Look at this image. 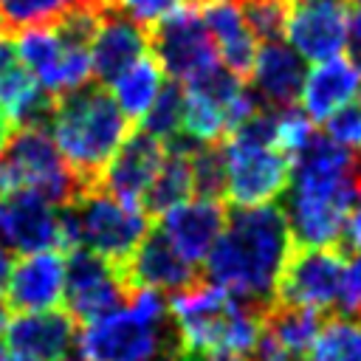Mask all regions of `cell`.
<instances>
[{
  "instance_id": "ffe728a7",
  "label": "cell",
  "mask_w": 361,
  "mask_h": 361,
  "mask_svg": "<svg viewBox=\"0 0 361 361\" xmlns=\"http://www.w3.org/2000/svg\"><path fill=\"white\" fill-rule=\"evenodd\" d=\"M358 96H361V68L350 56H330L322 59L307 73L299 104L310 118L324 121Z\"/></svg>"
},
{
  "instance_id": "d4e9b609",
  "label": "cell",
  "mask_w": 361,
  "mask_h": 361,
  "mask_svg": "<svg viewBox=\"0 0 361 361\" xmlns=\"http://www.w3.org/2000/svg\"><path fill=\"white\" fill-rule=\"evenodd\" d=\"M107 8L104 0H0V31H25L59 23L76 8Z\"/></svg>"
},
{
  "instance_id": "9c48e42d",
  "label": "cell",
  "mask_w": 361,
  "mask_h": 361,
  "mask_svg": "<svg viewBox=\"0 0 361 361\" xmlns=\"http://www.w3.org/2000/svg\"><path fill=\"white\" fill-rule=\"evenodd\" d=\"M344 254L336 245H299L290 251L279 285L276 299L285 305H302L313 310H336L344 279Z\"/></svg>"
},
{
  "instance_id": "e575fe53",
  "label": "cell",
  "mask_w": 361,
  "mask_h": 361,
  "mask_svg": "<svg viewBox=\"0 0 361 361\" xmlns=\"http://www.w3.org/2000/svg\"><path fill=\"white\" fill-rule=\"evenodd\" d=\"M338 313L350 316L361 310V254H350L344 262V279H341V296L336 305Z\"/></svg>"
},
{
  "instance_id": "9a60e30c",
  "label": "cell",
  "mask_w": 361,
  "mask_h": 361,
  "mask_svg": "<svg viewBox=\"0 0 361 361\" xmlns=\"http://www.w3.org/2000/svg\"><path fill=\"white\" fill-rule=\"evenodd\" d=\"M6 305L20 313L51 310L65 296V259L59 251H37L25 254L8 276Z\"/></svg>"
},
{
  "instance_id": "d590c367",
  "label": "cell",
  "mask_w": 361,
  "mask_h": 361,
  "mask_svg": "<svg viewBox=\"0 0 361 361\" xmlns=\"http://www.w3.org/2000/svg\"><path fill=\"white\" fill-rule=\"evenodd\" d=\"M336 248L341 254H361V200L347 212L338 240H336Z\"/></svg>"
},
{
  "instance_id": "7c38bea8",
  "label": "cell",
  "mask_w": 361,
  "mask_h": 361,
  "mask_svg": "<svg viewBox=\"0 0 361 361\" xmlns=\"http://www.w3.org/2000/svg\"><path fill=\"white\" fill-rule=\"evenodd\" d=\"M353 0H293L288 17V42L310 62L338 56L347 45Z\"/></svg>"
},
{
  "instance_id": "7402d4cb",
  "label": "cell",
  "mask_w": 361,
  "mask_h": 361,
  "mask_svg": "<svg viewBox=\"0 0 361 361\" xmlns=\"http://www.w3.org/2000/svg\"><path fill=\"white\" fill-rule=\"evenodd\" d=\"M319 327H322L319 310L302 307V305L274 302L262 316V333L274 338L279 347L293 350V353H307Z\"/></svg>"
},
{
  "instance_id": "ab89813d",
  "label": "cell",
  "mask_w": 361,
  "mask_h": 361,
  "mask_svg": "<svg viewBox=\"0 0 361 361\" xmlns=\"http://www.w3.org/2000/svg\"><path fill=\"white\" fill-rule=\"evenodd\" d=\"M11 268H14V259H11V248H8L6 243H0V293H3V290H6V285H8Z\"/></svg>"
},
{
  "instance_id": "60d3db41",
  "label": "cell",
  "mask_w": 361,
  "mask_h": 361,
  "mask_svg": "<svg viewBox=\"0 0 361 361\" xmlns=\"http://www.w3.org/2000/svg\"><path fill=\"white\" fill-rule=\"evenodd\" d=\"M0 361H34V358H28V355H20V353H8V350H3L0 347Z\"/></svg>"
},
{
  "instance_id": "f35d334b",
  "label": "cell",
  "mask_w": 361,
  "mask_h": 361,
  "mask_svg": "<svg viewBox=\"0 0 361 361\" xmlns=\"http://www.w3.org/2000/svg\"><path fill=\"white\" fill-rule=\"evenodd\" d=\"M347 56L361 68V8L350 17V31H347Z\"/></svg>"
},
{
  "instance_id": "d6986e66",
  "label": "cell",
  "mask_w": 361,
  "mask_h": 361,
  "mask_svg": "<svg viewBox=\"0 0 361 361\" xmlns=\"http://www.w3.org/2000/svg\"><path fill=\"white\" fill-rule=\"evenodd\" d=\"M76 338H79L76 319L68 310H54V307L37 310V313H23L14 322H8V330H6L8 350L28 355L34 361L65 358Z\"/></svg>"
},
{
  "instance_id": "74e56055",
  "label": "cell",
  "mask_w": 361,
  "mask_h": 361,
  "mask_svg": "<svg viewBox=\"0 0 361 361\" xmlns=\"http://www.w3.org/2000/svg\"><path fill=\"white\" fill-rule=\"evenodd\" d=\"M178 361H248V355L226 347H183Z\"/></svg>"
},
{
  "instance_id": "484cf974",
  "label": "cell",
  "mask_w": 361,
  "mask_h": 361,
  "mask_svg": "<svg viewBox=\"0 0 361 361\" xmlns=\"http://www.w3.org/2000/svg\"><path fill=\"white\" fill-rule=\"evenodd\" d=\"M310 361H361V324L338 313L322 322L313 344Z\"/></svg>"
},
{
  "instance_id": "1f68e13d",
  "label": "cell",
  "mask_w": 361,
  "mask_h": 361,
  "mask_svg": "<svg viewBox=\"0 0 361 361\" xmlns=\"http://www.w3.org/2000/svg\"><path fill=\"white\" fill-rule=\"evenodd\" d=\"M316 130H313V118L299 107H282L279 110V124H276V147L282 149V152H288V155H293V152H299L307 141H310V135H313Z\"/></svg>"
},
{
  "instance_id": "6da1fadb",
  "label": "cell",
  "mask_w": 361,
  "mask_h": 361,
  "mask_svg": "<svg viewBox=\"0 0 361 361\" xmlns=\"http://www.w3.org/2000/svg\"><path fill=\"white\" fill-rule=\"evenodd\" d=\"M293 234L279 206H237L206 254V279L259 307H271Z\"/></svg>"
},
{
  "instance_id": "ba28073f",
  "label": "cell",
  "mask_w": 361,
  "mask_h": 361,
  "mask_svg": "<svg viewBox=\"0 0 361 361\" xmlns=\"http://www.w3.org/2000/svg\"><path fill=\"white\" fill-rule=\"evenodd\" d=\"M226 149V197L234 206H262L285 195L290 186V155L279 147L248 144L231 138L223 144Z\"/></svg>"
},
{
  "instance_id": "7a4b0ae2",
  "label": "cell",
  "mask_w": 361,
  "mask_h": 361,
  "mask_svg": "<svg viewBox=\"0 0 361 361\" xmlns=\"http://www.w3.org/2000/svg\"><path fill=\"white\" fill-rule=\"evenodd\" d=\"M87 361H178L183 338L161 290L138 288L130 302L79 333Z\"/></svg>"
},
{
  "instance_id": "ee69618b",
  "label": "cell",
  "mask_w": 361,
  "mask_h": 361,
  "mask_svg": "<svg viewBox=\"0 0 361 361\" xmlns=\"http://www.w3.org/2000/svg\"><path fill=\"white\" fill-rule=\"evenodd\" d=\"M353 3H358V6H361V0H353Z\"/></svg>"
},
{
  "instance_id": "3957f363",
  "label": "cell",
  "mask_w": 361,
  "mask_h": 361,
  "mask_svg": "<svg viewBox=\"0 0 361 361\" xmlns=\"http://www.w3.org/2000/svg\"><path fill=\"white\" fill-rule=\"evenodd\" d=\"M51 130L79 180L87 189H96L104 164L127 138V116L104 85H85L59 96Z\"/></svg>"
},
{
  "instance_id": "4dcf8cb0",
  "label": "cell",
  "mask_w": 361,
  "mask_h": 361,
  "mask_svg": "<svg viewBox=\"0 0 361 361\" xmlns=\"http://www.w3.org/2000/svg\"><path fill=\"white\" fill-rule=\"evenodd\" d=\"M251 34L259 42L282 39L288 31V17L293 0H237Z\"/></svg>"
},
{
  "instance_id": "e0dca14e",
  "label": "cell",
  "mask_w": 361,
  "mask_h": 361,
  "mask_svg": "<svg viewBox=\"0 0 361 361\" xmlns=\"http://www.w3.org/2000/svg\"><path fill=\"white\" fill-rule=\"evenodd\" d=\"M147 51H149V31H144L141 23L107 8L102 28L90 45L96 82L110 87L127 68H133L141 56H147Z\"/></svg>"
},
{
  "instance_id": "277c9868",
  "label": "cell",
  "mask_w": 361,
  "mask_h": 361,
  "mask_svg": "<svg viewBox=\"0 0 361 361\" xmlns=\"http://www.w3.org/2000/svg\"><path fill=\"white\" fill-rule=\"evenodd\" d=\"M169 310L183 347H226L248 355L262 336L268 307L234 296L214 282H195L172 296Z\"/></svg>"
},
{
  "instance_id": "836d02e7",
  "label": "cell",
  "mask_w": 361,
  "mask_h": 361,
  "mask_svg": "<svg viewBox=\"0 0 361 361\" xmlns=\"http://www.w3.org/2000/svg\"><path fill=\"white\" fill-rule=\"evenodd\" d=\"M189 3H197V0H104L107 8L141 23V25H155L158 20H164L166 14L189 6Z\"/></svg>"
},
{
  "instance_id": "b9f144b4",
  "label": "cell",
  "mask_w": 361,
  "mask_h": 361,
  "mask_svg": "<svg viewBox=\"0 0 361 361\" xmlns=\"http://www.w3.org/2000/svg\"><path fill=\"white\" fill-rule=\"evenodd\" d=\"M6 330H8V305L0 302V336H6Z\"/></svg>"
},
{
  "instance_id": "7bdbcfd3",
  "label": "cell",
  "mask_w": 361,
  "mask_h": 361,
  "mask_svg": "<svg viewBox=\"0 0 361 361\" xmlns=\"http://www.w3.org/2000/svg\"><path fill=\"white\" fill-rule=\"evenodd\" d=\"M59 361H87V358L79 353V355H65V358H59Z\"/></svg>"
},
{
  "instance_id": "83f0119b",
  "label": "cell",
  "mask_w": 361,
  "mask_h": 361,
  "mask_svg": "<svg viewBox=\"0 0 361 361\" xmlns=\"http://www.w3.org/2000/svg\"><path fill=\"white\" fill-rule=\"evenodd\" d=\"M183 133L195 135L203 144H214L228 133V116L226 107L220 102H214L212 96L186 87L183 90Z\"/></svg>"
},
{
  "instance_id": "603a6c76",
  "label": "cell",
  "mask_w": 361,
  "mask_h": 361,
  "mask_svg": "<svg viewBox=\"0 0 361 361\" xmlns=\"http://www.w3.org/2000/svg\"><path fill=\"white\" fill-rule=\"evenodd\" d=\"M192 155H183V152H169L166 149V158L158 169V175L152 178L141 206L144 212L152 217V214H166L169 209H175L178 203L189 200V195L195 192V183H192Z\"/></svg>"
},
{
  "instance_id": "5bb4252c",
  "label": "cell",
  "mask_w": 361,
  "mask_h": 361,
  "mask_svg": "<svg viewBox=\"0 0 361 361\" xmlns=\"http://www.w3.org/2000/svg\"><path fill=\"white\" fill-rule=\"evenodd\" d=\"M45 197L28 189H17L0 197V237L11 251L37 254L62 248L59 237V214H54Z\"/></svg>"
},
{
  "instance_id": "44dd1931",
  "label": "cell",
  "mask_w": 361,
  "mask_h": 361,
  "mask_svg": "<svg viewBox=\"0 0 361 361\" xmlns=\"http://www.w3.org/2000/svg\"><path fill=\"white\" fill-rule=\"evenodd\" d=\"M200 17L217 45L220 62L234 73H251L259 39L251 34L237 0H197Z\"/></svg>"
},
{
  "instance_id": "cb8c5ba5",
  "label": "cell",
  "mask_w": 361,
  "mask_h": 361,
  "mask_svg": "<svg viewBox=\"0 0 361 361\" xmlns=\"http://www.w3.org/2000/svg\"><path fill=\"white\" fill-rule=\"evenodd\" d=\"M161 85H164V71H161L158 59L141 56V59H138L133 68H127L110 87H113V99H116V104L124 110V116L141 121L144 113L149 110V104L155 102Z\"/></svg>"
},
{
  "instance_id": "ac0fdd59",
  "label": "cell",
  "mask_w": 361,
  "mask_h": 361,
  "mask_svg": "<svg viewBox=\"0 0 361 361\" xmlns=\"http://www.w3.org/2000/svg\"><path fill=\"white\" fill-rule=\"evenodd\" d=\"M226 220L228 214L220 197H189L161 214V228L186 259L200 262L223 234Z\"/></svg>"
},
{
  "instance_id": "4fadbf2b",
  "label": "cell",
  "mask_w": 361,
  "mask_h": 361,
  "mask_svg": "<svg viewBox=\"0 0 361 361\" xmlns=\"http://www.w3.org/2000/svg\"><path fill=\"white\" fill-rule=\"evenodd\" d=\"M118 268L133 290L149 288V290L180 293V290L192 288L195 282H200L195 262L186 259L175 248V243L166 237V231L161 226L149 228L147 237L138 243V248Z\"/></svg>"
},
{
  "instance_id": "8992f818",
  "label": "cell",
  "mask_w": 361,
  "mask_h": 361,
  "mask_svg": "<svg viewBox=\"0 0 361 361\" xmlns=\"http://www.w3.org/2000/svg\"><path fill=\"white\" fill-rule=\"evenodd\" d=\"M149 51L155 54L161 71L183 85L220 62L217 45L195 3L166 14L149 28Z\"/></svg>"
},
{
  "instance_id": "30bf717a",
  "label": "cell",
  "mask_w": 361,
  "mask_h": 361,
  "mask_svg": "<svg viewBox=\"0 0 361 361\" xmlns=\"http://www.w3.org/2000/svg\"><path fill=\"white\" fill-rule=\"evenodd\" d=\"M17 51H20L23 62L28 65V71L34 73V79L54 96L79 90L93 76L90 51L65 45L51 25L20 31Z\"/></svg>"
},
{
  "instance_id": "4316f807",
  "label": "cell",
  "mask_w": 361,
  "mask_h": 361,
  "mask_svg": "<svg viewBox=\"0 0 361 361\" xmlns=\"http://www.w3.org/2000/svg\"><path fill=\"white\" fill-rule=\"evenodd\" d=\"M37 85L39 82L17 51V39H11L8 31H0V104L8 116L37 90Z\"/></svg>"
},
{
  "instance_id": "2e32d148",
  "label": "cell",
  "mask_w": 361,
  "mask_h": 361,
  "mask_svg": "<svg viewBox=\"0 0 361 361\" xmlns=\"http://www.w3.org/2000/svg\"><path fill=\"white\" fill-rule=\"evenodd\" d=\"M305 62L307 59L290 42H282V39L259 42L251 65V87L274 110L293 107L307 79Z\"/></svg>"
},
{
  "instance_id": "f546056e",
  "label": "cell",
  "mask_w": 361,
  "mask_h": 361,
  "mask_svg": "<svg viewBox=\"0 0 361 361\" xmlns=\"http://www.w3.org/2000/svg\"><path fill=\"white\" fill-rule=\"evenodd\" d=\"M192 183L197 197H226V149L220 141L200 144L192 152Z\"/></svg>"
},
{
  "instance_id": "5b68a950",
  "label": "cell",
  "mask_w": 361,
  "mask_h": 361,
  "mask_svg": "<svg viewBox=\"0 0 361 361\" xmlns=\"http://www.w3.org/2000/svg\"><path fill=\"white\" fill-rule=\"evenodd\" d=\"M149 231V214L144 206L124 203L102 189H90L79 200L62 206L59 237L62 248H90L110 262L121 265Z\"/></svg>"
},
{
  "instance_id": "8fae6325",
  "label": "cell",
  "mask_w": 361,
  "mask_h": 361,
  "mask_svg": "<svg viewBox=\"0 0 361 361\" xmlns=\"http://www.w3.org/2000/svg\"><path fill=\"white\" fill-rule=\"evenodd\" d=\"M164 158H166L164 141L155 138L152 133H147L144 127H138V130L127 133L121 147L104 164V169L96 180V189H102V192H107L124 203L141 206V200H144L152 178L158 175Z\"/></svg>"
},
{
  "instance_id": "52a82bcc",
  "label": "cell",
  "mask_w": 361,
  "mask_h": 361,
  "mask_svg": "<svg viewBox=\"0 0 361 361\" xmlns=\"http://www.w3.org/2000/svg\"><path fill=\"white\" fill-rule=\"evenodd\" d=\"M133 293L116 262L85 245L71 248L65 262V305L76 322L107 316L124 307Z\"/></svg>"
},
{
  "instance_id": "f1b7e54d",
  "label": "cell",
  "mask_w": 361,
  "mask_h": 361,
  "mask_svg": "<svg viewBox=\"0 0 361 361\" xmlns=\"http://www.w3.org/2000/svg\"><path fill=\"white\" fill-rule=\"evenodd\" d=\"M183 99L186 96L175 79L161 85L155 102L149 104V110L144 113L138 127H144L147 133H152L155 138H161L166 144L172 135H178L183 130Z\"/></svg>"
},
{
  "instance_id": "d6a6232c",
  "label": "cell",
  "mask_w": 361,
  "mask_h": 361,
  "mask_svg": "<svg viewBox=\"0 0 361 361\" xmlns=\"http://www.w3.org/2000/svg\"><path fill=\"white\" fill-rule=\"evenodd\" d=\"M324 133L358 155L361 152V96L344 104L341 110H336L330 118H324Z\"/></svg>"
},
{
  "instance_id": "8d00e7d4",
  "label": "cell",
  "mask_w": 361,
  "mask_h": 361,
  "mask_svg": "<svg viewBox=\"0 0 361 361\" xmlns=\"http://www.w3.org/2000/svg\"><path fill=\"white\" fill-rule=\"evenodd\" d=\"M248 361H310V358H305V353H293V350L279 347L274 338H268L262 333L257 347L248 353Z\"/></svg>"
}]
</instances>
